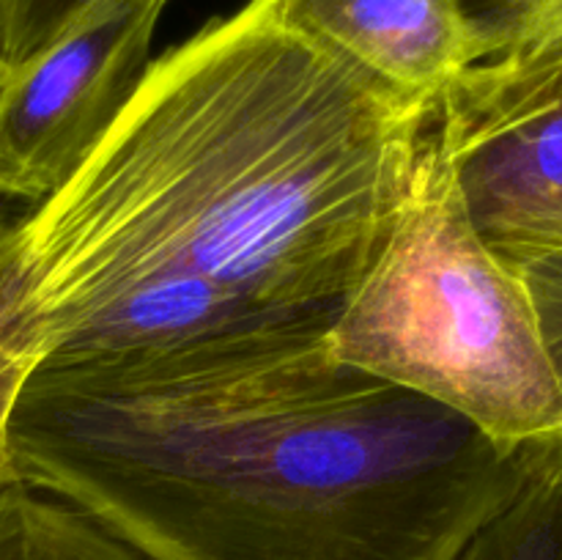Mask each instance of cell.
I'll use <instances>...</instances> for the list:
<instances>
[{
  "label": "cell",
  "mask_w": 562,
  "mask_h": 560,
  "mask_svg": "<svg viewBox=\"0 0 562 560\" xmlns=\"http://www.w3.org/2000/svg\"><path fill=\"white\" fill-rule=\"evenodd\" d=\"M434 110L272 0L165 49L11 236L42 360L333 322L393 234Z\"/></svg>",
  "instance_id": "cell-1"
},
{
  "label": "cell",
  "mask_w": 562,
  "mask_h": 560,
  "mask_svg": "<svg viewBox=\"0 0 562 560\" xmlns=\"http://www.w3.org/2000/svg\"><path fill=\"white\" fill-rule=\"evenodd\" d=\"M329 324L42 360L14 475L151 560H456L521 448L344 362Z\"/></svg>",
  "instance_id": "cell-2"
},
{
  "label": "cell",
  "mask_w": 562,
  "mask_h": 560,
  "mask_svg": "<svg viewBox=\"0 0 562 560\" xmlns=\"http://www.w3.org/2000/svg\"><path fill=\"white\" fill-rule=\"evenodd\" d=\"M327 335L344 362L505 448L562 434V388L536 302L472 223L434 121L393 234Z\"/></svg>",
  "instance_id": "cell-3"
},
{
  "label": "cell",
  "mask_w": 562,
  "mask_h": 560,
  "mask_svg": "<svg viewBox=\"0 0 562 560\" xmlns=\"http://www.w3.org/2000/svg\"><path fill=\"white\" fill-rule=\"evenodd\" d=\"M434 124L499 256L562 245V55L481 60L445 88Z\"/></svg>",
  "instance_id": "cell-4"
},
{
  "label": "cell",
  "mask_w": 562,
  "mask_h": 560,
  "mask_svg": "<svg viewBox=\"0 0 562 560\" xmlns=\"http://www.w3.org/2000/svg\"><path fill=\"white\" fill-rule=\"evenodd\" d=\"M170 0H102L0 88V181L58 190L135 97Z\"/></svg>",
  "instance_id": "cell-5"
},
{
  "label": "cell",
  "mask_w": 562,
  "mask_h": 560,
  "mask_svg": "<svg viewBox=\"0 0 562 560\" xmlns=\"http://www.w3.org/2000/svg\"><path fill=\"white\" fill-rule=\"evenodd\" d=\"M278 14L373 80L423 102L486 60L464 0H272Z\"/></svg>",
  "instance_id": "cell-6"
},
{
  "label": "cell",
  "mask_w": 562,
  "mask_h": 560,
  "mask_svg": "<svg viewBox=\"0 0 562 560\" xmlns=\"http://www.w3.org/2000/svg\"><path fill=\"white\" fill-rule=\"evenodd\" d=\"M0 560H151L80 505L22 478L0 483Z\"/></svg>",
  "instance_id": "cell-7"
},
{
  "label": "cell",
  "mask_w": 562,
  "mask_h": 560,
  "mask_svg": "<svg viewBox=\"0 0 562 560\" xmlns=\"http://www.w3.org/2000/svg\"><path fill=\"white\" fill-rule=\"evenodd\" d=\"M456 560H562V434L521 445V475Z\"/></svg>",
  "instance_id": "cell-8"
},
{
  "label": "cell",
  "mask_w": 562,
  "mask_h": 560,
  "mask_svg": "<svg viewBox=\"0 0 562 560\" xmlns=\"http://www.w3.org/2000/svg\"><path fill=\"white\" fill-rule=\"evenodd\" d=\"M36 344L22 313V285L16 269L14 239L0 242V483L14 478L11 464V415L33 368L38 366Z\"/></svg>",
  "instance_id": "cell-9"
},
{
  "label": "cell",
  "mask_w": 562,
  "mask_h": 560,
  "mask_svg": "<svg viewBox=\"0 0 562 560\" xmlns=\"http://www.w3.org/2000/svg\"><path fill=\"white\" fill-rule=\"evenodd\" d=\"M488 58L562 55V0H464Z\"/></svg>",
  "instance_id": "cell-10"
},
{
  "label": "cell",
  "mask_w": 562,
  "mask_h": 560,
  "mask_svg": "<svg viewBox=\"0 0 562 560\" xmlns=\"http://www.w3.org/2000/svg\"><path fill=\"white\" fill-rule=\"evenodd\" d=\"M102 0H0V58L11 69L58 42Z\"/></svg>",
  "instance_id": "cell-11"
},
{
  "label": "cell",
  "mask_w": 562,
  "mask_h": 560,
  "mask_svg": "<svg viewBox=\"0 0 562 560\" xmlns=\"http://www.w3.org/2000/svg\"><path fill=\"white\" fill-rule=\"evenodd\" d=\"M530 289L543 340L562 388V245L505 256Z\"/></svg>",
  "instance_id": "cell-12"
},
{
  "label": "cell",
  "mask_w": 562,
  "mask_h": 560,
  "mask_svg": "<svg viewBox=\"0 0 562 560\" xmlns=\"http://www.w3.org/2000/svg\"><path fill=\"white\" fill-rule=\"evenodd\" d=\"M38 203H42L38 198L14 190V187L0 181V242L14 236L27 223V217L36 212Z\"/></svg>",
  "instance_id": "cell-13"
},
{
  "label": "cell",
  "mask_w": 562,
  "mask_h": 560,
  "mask_svg": "<svg viewBox=\"0 0 562 560\" xmlns=\"http://www.w3.org/2000/svg\"><path fill=\"white\" fill-rule=\"evenodd\" d=\"M5 77H9V66H5V64H3V58H0V88H3Z\"/></svg>",
  "instance_id": "cell-14"
}]
</instances>
